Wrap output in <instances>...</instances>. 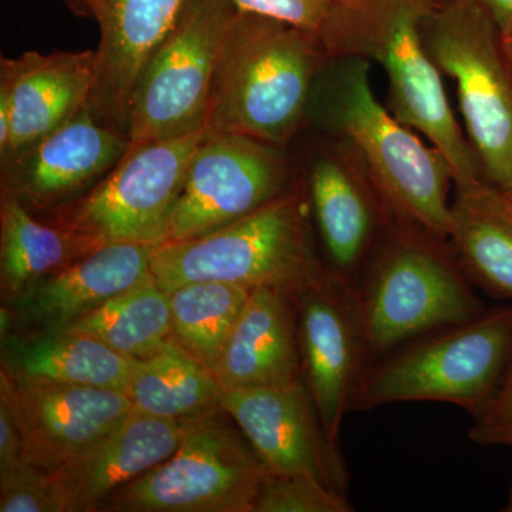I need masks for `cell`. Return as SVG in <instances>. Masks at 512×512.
Here are the masks:
<instances>
[{"label": "cell", "mask_w": 512, "mask_h": 512, "mask_svg": "<svg viewBox=\"0 0 512 512\" xmlns=\"http://www.w3.org/2000/svg\"><path fill=\"white\" fill-rule=\"evenodd\" d=\"M468 439L480 446L512 447V357L497 389L474 414Z\"/></svg>", "instance_id": "31"}, {"label": "cell", "mask_w": 512, "mask_h": 512, "mask_svg": "<svg viewBox=\"0 0 512 512\" xmlns=\"http://www.w3.org/2000/svg\"><path fill=\"white\" fill-rule=\"evenodd\" d=\"M295 180L286 148L208 131L188 165L165 242L227 227L284 194Z\"/></svg>", "instance_id": "11"}, {"label": "cell", "mask_w": 512, "mask_h": 512, "mask_svg": "<svg viewBox=\"0 0 512 512\" xmlns=\"http://www.w3.org/2000/svg\"><path fill=\"white\" fill-rule=\"evenodd\" d=\"M325 140L303 183L326 266L356 286L396 222L352 148Z\"/></svg>", "instance_id": "14"}, {"label": "cell", "mask_w": 512, "mask_h": 512, "mask_svg": "<svg viewBox=\"0 0 512 512\" xmlns=\"http://www.w3.org/2000/svg\"><path fill=\"white\" fill-rule=\"evenodd\" d=\"M302 379L329 439L340 429L353 394L370 365L355 286L326 271L296 293Z\"/></svg>", "instance_id": "12"}, {"label": "cell", "mask_w": 512, "mask_h": 512, "mask_svg": "<svg viewBox=\"0 0 512 512\" xmlns=\"http://www.w3.org/2000/svg\"><path fill=\"white\" fill-rule=\"evenodd\" d=\"M252 289L225 282H194L170 293L173 338L214 372Z\"/></svg>", "instance_id": "27"}, {"label": "cell", "mask_w": 512, "mask_h": 512, "mask_svg": "<svg viewBox=\"0 0 512 512\" xmlns=\"http://www.w3.org/2000/svg\"><path fill=\"white\" fill-rule=\"evenodd\" d=\"M220 406L247 437L266 471L316 478L348 494L345 458L339 444L329 439L305 383L286 389L224 390Z\"/></svg>", "instance_id": "16"}, {"label": "cell", "mask_w": 512, "mask_h": 512, "mask_svg": "<svg viewBox=\"0 0 512 512\" xmlns=\"http://www.w3.org/2000/svg\"><path fill=\"white\" fill-rule=\"evenodd\" d=\"M3 367L19 375L126 393L133 359L90 336L42 332L13 340Z\"/></svg>", "instance_id": "24"}, {"label": "cell", "mask_w": 512, "mask_h": 512, "mask_svg": "<svg viewBox=\"0 0 512 512\" xmlns=\"http://www.w3.org/2000/svg\"><path fill=\"white\" fill-rule=\"evenodd\" d=\"M437 2H446V0H437Z\"/></svg>", "instance_id": "37"}, {"label": "cell", "mask_w": 512, "mask_h": 512, "mask_svg": "<svg viewBox=\"0 0 512 512\" xmlns=\"http://www.w3.org/2000/svg\"><path fill=\"white\" fill-rule=\"evenodd\" d=\"M185 0H94L99 23L96 80L87 106L104 126L127 133L138 74L173 29Z\"/></svg>", "instance_id": "17"}, {"label": "cell", "mask_w": 512, "mask_h": 512, "mask_svg": "<svg viewBox=\"0 0 512 512\" xmlns=\"http://www.w3.org/2000/svg\"><path fill=\"white\" fill-rule=\"evenodd\" d=\"M311 217L305 183L296 178L284 194L227 227L158 245L151 275L167 293L194 282H225L296 295L326 271Z\"/></svg>", "instance_id": "3"}, {"label": "cell", "mask_w": 512, "mask_h": 512, "mask_svg": "<svg viewBox=\"0 0 512 512\" xmlns=\"http://www.w3.org/2000/svg\"><path fill=\"white\" fill-rule=\"evenodd\" d=\"M370 63L362 56L330 59L313 87L308 124L352 148L396 224L448 239L450 165L380 103Z\"/></svg>", "instance_id": "1"}, {"label": "cell", "mask_w": 512, "mask_h": 512, "mask_svg": "<svg viewBox=\"0 0 512 512\" xmlns=\"http://www.w3.org/2000/svg\"><path fill=\"white\" fill-rule=\"evenodd\" d=\"M503 511L504 512H512V485L510 488V493H508L507 503H505Z\"/></svg>", "instance_id": "36"}, {"label": "cell", "mask_w": 512, "mask_h": 512, "mask_svg": "<svg viewBox=\"0 0 512 512\" xmlns=\"http://www.w3.org/2000/svg\"><path fill=\"white\" fill-rule=\"evenodd\" d=\"M437 0H377L360 37L357 56L387 76V107L446 158L454 185L483 180L464 128L447 99L443 74L423 39V22Z\"/></svg>", "instance_id": "9"}, {"label": "cell", "mask_w": 512, "mask_h": 512, "mask_svg": "<svg viewBox=\"0 0 512 512\" xmlns=\"http://www.w3.org/2000/svg\"><path fill=\"white\" fill-rule=\"evenodd\" d=\"M329 60L312 33L239 10L218 64L207 130L288 147L308 124L313 87Z\"/></svg>", "instance_id": "2"}, {"label": "cell", "mask_w": 512, "mask_h": 512, "mask_svg": "<svg viewBox=\"0 0 512 512\" xmlns=\"http://www.w3.org/2000/svg\"><path fill=\"white\" fill-rule=\"evenodd\" d=\"M448 242L477 289L512 301V195L484 180L454 185Z\"/></svg>", "instance_id": "22"}, {"label": "cell", "mask_w": 512, "mask_h": 512, "mask_svg": "<svg viewBox=\"0 0 512 512\" xmlns=\"http://www.w3.org/2000/svg\"><path fill=\"white\" fill-rule=\"evenodd\" d=\"M348 494L322 481L298 474L265 471L256 494L254 512H352Z\"/></svg>", "instance_id": "29"}, {"label": "cell", "mask_w": 512, "mask_h": 512, "mask_svg": "<svg viewBox=\"0 0 512 512\" xmlns=\"http://www.w3.org/2000/svg\"><path fill=\"white\" fill-rule=\"evenodd\" d=\"M30 460L22 436L8 406L0 402V471Z\"/></svg>", "instance_id": "32"}, {"label": "cell", "mask_w": 512, "mask_h": 512, "mask_svg": "<svg viewBox=\"0 0 512 512\" xmlns=\"http://www.w3.org/2000/svg\"><path fill=\"white\" fill-rule=\"evenodd\" d=\"M494 20L501 36L512 32V0H477Z\"/></svg>", "instance_id": "33"}, {"label": "cell", "mask_w": 512, "mask_h": 512, "mask_svg": "<svg viewBox=\"0 0 512 512\" xmlns=\"http://www.w3.org/2000/svg\"><path fill=\"white\" fill-rule=\"evenodd\" d=\"M158 245L107 242L46 276L16 298V311L40 332H56L151 276Z\"/></svg>", "instance_id": "19"}, {"label": "cell", "mask_w": 512, "mask_h": 512, "mask_svg": "<svg viewBox=\"0 0 512 512\" xmlns=\"http://www.w3.org/2000/svg\"><path fill=\"white\" fill-rule=\"evenodd\" d=\"M89 235L40 222L15 198L0 204V275L6 298L15 301L46 276L99 248Z\"/></svg>", "instance_id": "23"}, {"label": "cell", "mask_w": 512, "mask_h": 512, "mask_svg": "<svg viewBox=\"0 0 512 512\" xmlns=\"http://www.w3.org/2000/svg\"><path fill=\"white\" fill-rule=\"evenodd\" d=\"M74 15L93 19L94 0H62Z\"/></svg>", "instance_id": "34"}, {"label": "cell", "mask_w": 512, "mask_h": 512, "mask_svg": "<svg viewBox=\"0 0 512 512\" xmlns=\"http://www.w3.org/2000/svg\"><path fill=\"white\" fill-rule=\"evenodd\" d=\"M501 40H503V50L505 55V60H507L508 69H510L512 76V32L510 35L501 36Z\"/></svg>", "instance_id": "35"}, {"label": "cell", "mask_w": 512, "mask_h": 512, "mask_svg": "<svg viewBox=\"0 0 512 512\" xmlns=\"http://www.w3.org/2000/svg\"><path fill=\"white\" fill-rule=\"evenodd\" d=\"M512 357V306L431 330L370 363L350 412L387 404L437 402L471 414L497 389Z\"/></svg>", "instance_id": "5"}, {"label": "cell", "mask_w": 512, "mask_h": 512, "mask_svg": "<svg viewBox=\"0 0 512 512\" xmlns=\"http://www.w3.org/2000/svg\"><path fill=\"white\" fill-rule=\"evenodd\" d=\"M207 133L202 128L167 140L131 143L100 183L56 208L49 222L103 244H164L188 165Z\"/></svg>", "instance_id": "10"}, {"label": "cell", "mask_w": 512, "mask_h": 512, "mask_svg": "<svg viewBox=\"0 0 512 512\" xmlns=\"http://www.w3.org/2000/svg\"><path fill=\"white\" fill-rule=\"evenodd\" d=\"M56 332L90 336L130 359H144L173 338L170 293L151 275Z\"/></svg>", "instance_id": "26"}, {"label": "cell", "mask_w": 512, "mask_h": 512, "mask_svg": "<svg viewBox=\"0 0 512 512\" xmlns=\"http://www.w3.org/2000/svg\"><path fill=\"white\" fill-rule=\"evenodd\" d=\"M423 39L456 87L461 126L485 183L512 195V76L501 33L477 0L437 2Z\"/></svg>", "instance_id": "6"}, {"label": "cell", "mask_w": 512, "mask_h": 512, "mask_svg": "<svg viewBox=\"0 0 512 512\" xmlns=\"http://www.w3.org/2000/svg\"><path fill=\"white\" fill-rule=\"evenodd\" d=\"M214 373L174 338L144 359H133L127 396L138 412L180 420L220 406Z\"/></svg>", "instance_id": "25"}, {"label": "cell", "mask_w": 512, "mask_h": 512, "mask_svg": "<svg viewBox=\"0 0 512 512\" xmlns=\"http://www.w3.org/2000/svg\"><path fill=\"white\" fill-rule=\"evenodd\" d=\"M212 373L222 390L286 389L303 382L295 293L252 289Z\"/></svg>", "instance_id": "21"}, {"label": "cell", "mask_w": 512, "mask_h": 512, "mask_svg": "<svg viewBox=\"0 0 512 512\" xmlns=\"http://www.w3.org/2000/svg\"><path fill=\"white\" fill-rule=\"evenodd\" d=\"M96 49L26 52L0 59V99L10 107V140L0 158L62 126L89 104Z\"/></svg>", "instance_id": "18"}, {"label": "cell", "mask_w": 512, "mask_h": 512, "mask_svg": "<svg viewBox=\"0 0 512 512\" xmlns=\"http://www.w3.org/2000/svg\"><path fill=\"white\" fill-rule=\"evenodd\" d=\"M180 437L178 420L133 409L86 453L49 473L64 512L99 511L114 491L173 456Z\"/></svg>", "instance_id": "20"}, {"label": "cell", "mask_w": 512, "mask_h": 512, "mask_svg": "<svg viewBox=\"0 0 512 512\" xmlns=\"http://www.w3.org/2000/svg\"><path fill=\"white\" fill-rule=\"evenodd\" d=\"M0 512H64L49 473L32 460L0 471Z\"/></svg>", "instance_id": "30"}, {"label": "cell", "mask_w": 512, "mask_h": 512, "mask_svg": "<svg viewBox=\"0 0 512 512\" xmlns=\"http://www.w3.org/2000/svg\"><path fill=\"white\" fill-rule=\"evenodd\" d=\"M130 146L127 133L104 126L84 106L52 133L0 158L2 195L32 214L55 211L92 190Z\"/></svg>", "instance_id": "15"}, {"label": "cell", "mask_w": 512, "mask_h": 512, "mask_svg": "<svg viewBox=\"0 0 512 512\" xmlns=\"http://www.w3.org/2000/svg\"><path fill=\"white\" fill-rule=\"evenodd\" d=\"M0 402L18 424L30 460L47 473L82 456L134 409L117 390L37 379L6 367Z\"/></svg>", "instance_id": "13"}, {"label": "cell", "mask_w": 512, "mask_h": 512, "mask_svg": "<svg viewBox=\"0 0 512 512\" xmlns=\"http://www.w3.org/2000/svg\"><path fill=\"white\" fill-rule=\"evenodd\" d=\"M242 12L281 20L318 37L330 59L356 56L377 0H232Z\"/></svg>", "instance_id": "28"}, {"label": "cell", "mask_w": 512, "mask_h": 512, "mask_svg": "<svg viewBox=\"0 0 512 512\" xmlns=\"http://www.w3.org/2000/svg\"><path fill=\"white\" fill-rule=\"evenodd\" d=\"M173 456L110 494L99 511L254 512L261 458L221 406L178 420Z\"/></svg>", "instance_id": "7"}, {"label": "cell", "mask_w": 512, "mask_h": 512, "mask_svg": "<svg viewBox=\"0 0 512 512\" xmlns=\"http://www.w3.org/2000/svg\"><path fill=\"white\" fill-rule=\"evenodd\" d=\"M238 12L232 0H185L173 29L138 74L128 109L131 143L207 128L218 64Z\"/></svg>", "instance_id": "8"}, {"label": "cell", "mask_w": 512, "mask_h": 512, "mask_svg": "<svg viewBox=\"0 0 512 512\" xmlns=\"http://www.w3.org/2000/svg\"><path fill=\"white\" fill-rule=\"evenodd\" d=\"M355 289L370 363L487 309L448 239L407 225L390 229Z\"/></svg>", "instance_id": "4"}]
</instances>
